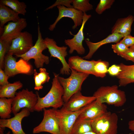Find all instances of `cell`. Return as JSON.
<instances>
[{
  "label": "cell",
  "mask_w": 134,
  "mask_h": 134,
  "mask_svg": "<svg viewBox=\"0 0 134 134\" xmlns=\"http://www.w3.org/2000/svg\"><path fill=\"white\" fill-rule=\"evenodd\" d=\"M131 49L134 50V45L129 48Z\"/></svg>",
  "instance_id": "40"
},
{
  "label": "cell",
  "mask_w": 134,
  "mask_h": 134,
  "mask_svg": "<svg viewBox=\"0 0 134 134\" xmlns=\"http://www.w3.org/2000/svg\"><path fill=\"white\" fill-rule=\"evenodd\" d=\"M128 125L129 129L132 131L134 132V119L129 121Z\"/></svg>",
  "instance_id": "38"
},
{
  "label": "cell",
  "mask_w": 134,
  "mask_h": 134,
  "mask_svg": "<svg viewBox=\"0 0 134 134\" xmlns=\"http://www.w3.org/2000/svg\"><path fill=\"white\" fill-rule=\"evenodd\" d=\"M91 16V15H88L86 13H84L82 24L78 33L75 35L73 34L70 33V34L74 36L71 39L65 40V44L69 48V54L72 53L74 51L80 55L85 53V50L82 44L84 39L83 29L86 22Z\"/></svg>",
  "instance_id": "12"
},
{
  "label": "cell",
  "mask_w": 134,
  "mask_h": 134,
  "mask_svg": "<svg viewBox=\"0 0 134 134\" xmlns=\"http://www.w3.org/2000/svg\"><path fill=\"white\" fill-rule=\"evenodd\" d=\"M73 0H57L52 5L47 8L45 10H46L51 9L58 5L64 6L68 8H72L73 7L71 5Z\"/></svg>",
  "instance_id": "33"
},
{
  "label": "cell",
  "mask_w": 134,
  "mask_h": 134,
  "mask_svg": "<svg viewBox=\"0 0 134 134\" xmlns=\"http://www.w3.org/2000/svg\"><path fill=\"white\" fill-rule=\"evenodd\" d=\"M70 70V75L68 77L65 78L59 75L58 77L59 81L64 89L62 98L64 103L67 102L75 93L81 91L83 83L90 75L77 72L71 68Z\"/></svg>",
  "instance_id": "3"
},
{
  "label": "cell",
  "mask_w": 134,
  "mask_h": 134,
  "mask_svg": "<svg viewBox=\"0 0 134 134\" xmlns=\"http://www.w3.org/2000/svg\"><path fill=\"white\" fill-rule=\"evenodd\" d=\"M115 0H100L95 9L96 12L99 14H102L106 10L110 8Z\"/></svg>",
  "instance_id": "31"
},
{
  "label": "cell",
  "mask_w": 134,
  "mask_h": 134,
  "mask_svg": "<svg viewBox=\"0 0 134 134\" xmlns=\"http://www.w3.org/2000/svg\"><path fill=\"white\" fill-rule=\"evenodd\" d=\"M111 48L113 52L118 55L120 56L129 49L124 44L120 41L115 44H112Z\"/></svg>",
  "instance_id": "32"
},
{
  "label": "cell",
  "mask_w": 134,
  "mask_h": 134,
  "mask_svg": "<svg viewBox=\"0 0 134 134\" xmlns=\"http://www.w3.org/2000/svg\"><path fill=\"white\" fill-rule=\"evenodd\" d=\"M34 45L32 34L27 31L22 32L13 39L7 53L15 56L24 54Z\"/></svg>",
  "instance_id": "9"
},
{
  "label": "cell",
  "mask_w": 134,
  "mask_h": 134,
  "mask_svg": "<svg viewBox=\"0 0 134 134\" xmlns=\"http://www.w3.org/2000/svg\"><path fill=\"white\" fill-rule=\"evenodd\" d=\"M97 61H88L78 56L70 57L68 63L70 68L79 72L94 75V66Z\"/></svg>",
  "instance_id": "16"
},
{
  "label": "cell",
  "mask_w": 134,
  "mask_h": 134,
  "mask_svg": "<svg viewBox=\"0 0 134 134\" xmlns=\"http://www.w3.org/2000/svg\"><path fill=\"white\" fill-rule=\"evenodd\" d=\"M134 21V17L132 15L118 19L112 28L111 33H118L123 37L131 34V27Z\"/></svg>",
  "instance_id": "19"
},
{
  "label": "cell",
  "mask_w": 134,
  "mask_h": 134,
  "mask_svg": "<svg viewBox=\"0 0 134 134\" xmlns=\"http://www.w3.org/2000/svg\"><path fill=\"white\" fill-rule=\"evenodd\" d=\"M19 14L8 7L0 3V33L3 31L5 24L9 21L16 22L20 19Z\"/></svg>",
  "instance_id": "21"
},
{
  "label": "cell",
  "mask_w": 134,
  "mask_h": 134,
  "mask_svg": "<svg viewBox=\"0 0 134 134\" xmlns=\"http://www.w3.org/2000/svg\"><path fill=\"white\" fill-rule=\"evenodd\" d=\"M30 112L27 108H23L13 117L6 119H1L0 127L7 128L14 134H26L22 129L21 122L24 118L30 115Z\"/></svg>",
  "instance_id": "14"
},
{
  "label": "cell",
  "mask_w": 134,
  "mask_h": 134,
  "mask_svg": "<svg viewBox=\"0 0 134 134\" xmlns=\"http://www.w3.org/2000/svg\"><path fill=\"white\" fill-rule=\"evenodd\" d=\"M38 37L35 44L25 54L16 56L21 58L28 62L33 59L35 67L37 68L43 67L44 64H48L50 62L49 57L42 54V52L47 49L42 37L39 24L37 28Z\"/></svg>",
  "instance_id": "4"
},
{
  "label": "cell",
  "mask_w": 134,
  "mask_h": 134,
  "mask_svg": "<svg viewBox=\"0 0 134 134\" xmlns=\"http://www.w3.org/2000/svg\"><path fill=\"white\" fill-rule=\"evenodd\" d=\"M123 37V36L118 33H111L105 38L96 43H94L87 40L85 41L88 46L89 51L88 54L83 58L85 59H89L102 46L106 44L111 43H117L119 42L121 39Z\"/></svg>",
  "instance_id": "18"
},
{
  "label": "cell",
  "mask_w": 134,
  "mask_h": 134,
  "mask_svg": "<svg viewBox=\"0 0 134 134\" xmlns=\"http://www.w3.org/2000/svg\"><path fill=\"white\" fill-rule=\"evenodd\" d=\"M118 121L116 113L107 111L91 121L92 131L96 134H117Z\"/></svg>",
  "instance_id": "5"
},
{
  "label": "cell",
  "mask_w": 134,
  "mask_h": 134,
  "mask_svg": "<svg viewBox=\"0 0 134 134\" xmlns=\"http://www.w3.org/2000/svg\"><path fill=\"white\" fill-rule=\"evenodd\" d=\"M0 3L8 7L19 14L24 16L26 13L27 5L23 2L18 0H0Z\"/></svg>",
  "instance_id": "25"
},
{
  "label": "cell",
  "mask_w": 134,
  "mask_h": 134,
  "mask_svg": "<svg viewBox=\"0 0 134 134\" xmlns=\"http://www.w3.org/2000/svg\"><path fill=\"white\" fill-rule=\"evenodd\" d=\"M82 134H96L93 131H91L87 132Z\"/></svg>",
  "instance_id": "39"
},
{
  "label": "cell",
  "mask_w": 134,
  "mask_h": 134,
  "mask_svg": "<svg viewBox=\"0 0 134 134\" xmlns=\"http://www.w3.org/2000/svg\"><path fill=\"white\" fill-rule=\"evenodd\" d=\"M23 86V84L19 81L0 86V98H14L15 96L16 91L22 88Z\"/></svg>",
  "instance_id": "23"
},
{
  "label": "cell",
  "mask_w": 134,
  "mask_h": 134,
  "mask_svg": "<svg viewBox=\"0 0 134 134\" xmlns=\"http://www.w3.org/2000/svg\"><path fill=\"white\" fill-rule=\"evenodd\" d=\"M123 134V133H121V134Z\"/></svg>",
  "instance_id": "42"
},
{
  "label": "cell",
  "mask_w": 134,
  "mask_h": 134,
  "mask_svg": "<svg viewBox=\"0 0 134 134\" xmlns=\"http://www.w3.org/2000/svg\"><path fill=\"white\" fill-rule=\"evenodd\" d=\"M109 65V63L106 61H102L101 60L97 61L94 67V75L96 77H105L108 72Z\"/></svg>",
  "instance_id": "27"
},
{
  "label": "cell",
  "mask_w": 134,
  "mask_h": 134,
  "mask_svg": "<svg viewBox=\"0 0 134 134\" xmlns=\"http://www.w3.org/2000/svg\"><path fill=\"white\" fill-rule=\"evenodd\" d=\"M37 94L26 88L16 92L13 98L12 113L14 115L20 112L21 109L27 108L30 112L34 111V108L38 101Z\"/></svg>",
  "instance_id": "7"
},
{
  "label": "cell",
  "mask_w": 134,
  "mask_h": 134,
  "mask_svg": "<svg viewBox=\"0 0 134 134\" xmlns=\"http://www.w3.org/2000/svg\"><path fill=\"white\" fill-rule=\"evenodd\" d=\"M39 72H37L36 69L34 70V76L42 85L48 82L50 78L49 74L46 68H39Z\"/></svg>",
  "instance_id": "29"
},
{
  "label": "cell",
  "mask_w": 134,
  "mask_h": 134,
  "mask_svg": "<svg viewBox=\"0 0 134 134\" xmlns=\"http://www.w3.org/2000/svg\"><path fill=\"white\" fill-rule=\"evenodd\" d=\"M13 98H0V117L1 119L10 118L12 113Z\"/></svg>",
  "instance_id": "26"
},
{
  "label": "cell",
  "mask_w": 134,
  "mask_h": 134,
  "mask_svg": "<svg viewBox=\"0 0 134 134\" xmlns=\"http://www.w3.org/2000/svg\"><path fill=\"white\" fill-rule=\"evenodd\" d=\"M118 65L121 71L116 76L119 79V86H125L134 82V65H128L121 63Z\"/></svg>",
  "instance_id": "20"
},
{
  "label": "cell",
  "mask_w": 134,
  "mask_h": 134,
  "mask_svg": "<svg viewBox=\"0 0 134 134\" xmlns=\"http://www.w3.org/2000/svg\"><path fill=\"white\" fill-rule=\"evenodd\" d=\"M96 100L101 103H106L116 107L123 105L126 101L125 92L116 85L100 87L94 93Z\"/></svg>",
  "instance_id": "2"
},
{
  "label": "cell",
  "mask_w": 134,
  "mask_h": 134,
  "mask_svg": "<svg viewBox=\"0 0 134 134\" xmlns=\"http://www.w3.org/2000/svg\"><path fill=\"white\" fill-rule=\"evenodd\" d=\"M120 56L127 61H130L134 62V50L130 49Z\"/></svg>",
  "instance_id": "35"
},
{
  "label": "cell",
  "mask_w": 134,
  "mask_h": 134,
  "mask_svg": "<svg viewBox=\"0 0 134 134\" xmlns=\"http://www.w3.org/2000/svg\"><path fill=\"white\" fill-rule=\"evenodd\" d=\"M84 108L85 106L78 111L72 112L62 113L60 111L59 127L60 134H71L75 122Z\"/></svg>",
  "instance_id": "17"
},
{
  "label": "cell",
  "mask_w": 134,
  "mask_h": 134,
  "mask_svg": "<svg viewBox=\"0 0 134 134\" xmlns=\"http://www.w3.org/2000/svg\"><path fill=\"white\" fill-rule=\"evenodd\" d=\"M53 74L52 86L47 94L44 97H40L38 92H36L38 99L35 107L34 111L39 112L45 108L50 107L57 109L64 105L62 98L64 91L58 79L59 74L55 72Z\"/></svg>",
  "instance_id": "1"
},
{
  "label": "cell",
  "mask_w": 134,
  "mask_h": 134,
  "mask_svg": "<svg viewBox=\"0 0 134 134\" xmlns=\"http://www.w3.org/2000/svg\"><path fill=\"white\" fill-rule=\"evenodd\" d=\"M27 25L26 19L23 18L17 22H9L4 26L0 39L11 44L12 40L20 35Z\"/></svg>",
  "instance_id": "13"
},
{
  "label": "cell",
  "mask_w": 134,
  "mask_h": 134,
  "mask_svg": "<svg viewBox=\"0 0 134 134\" xmlns=\"http://www.w3.org/2000/svg\"><path fill=\"white\" fill-rule=\"evenodd\" d=\"M9 77L6 74L4 70L0 68V85L2 86L6 85L9 82L8 79Z\"/></svg>",
  "instance_id": "36"
},
{
  "label": "cell",
  "mask_w": 134,
  "mask_h": 134,
  "mask_svg": "<svg viewBox=\"0 0 134 134\" xmlns=\"http://www.w3.org/2000/svg\"><path fill=\"white\" fill-rule=\"evenodd\" d=\"M13 55L7 53L4 59V70L6 74L9 77L13 76L19 73H24L19 69L22 67H19V62H17L16 59Z\"/></svg>",
  "instance_id": "22"
},
{
  "label": "cell",
  "mask_w": 134,
  "mask_h": 134,
  "mask_svg": "<svg viewBox=\"0 0 134 134\" xmlns=\"http://www.w3.org/2000/svg\"><path fill=\"white\" fill-rule=\"evenodd\" d=\"M107 112V106L96 100L85 106L77 119L92 120Z\"/></svg>",
  "instance_id": "15"
},
{
  "label": "cell",
  "mask_w": 134,
  "mask_h": 134,
  "mask_svg": "<svg viewBox=\"0 0 134 134\" xmlns=\"http://www.w3.org/2000/svg\"><path fill=\"white\" fill-rule=\"evenodd\" d=\"M11 44L0 39V68H4V59Z\"/></svg>",
  "instance_id": "30"
},
{
  "label": "cell",
  "mask_w": 134,
  "mask_h": 134,
  "mask_svg": "<svg viewBox=\"0 0 134 134\" xmlns=\"http://www.w3.org/2000/svg\"><path fill=\"white\" fill-rule=\"evenodd\" d=\"M59 11V14L54 22L50 25L49 28L50 31H53L58 22L62 18L68 17L71 19L74 23L72 29H74L77 26L81 25L83 22L84 13L73 7L68 8L64 6H57Z\"/></svg>",
  "instance_id": "11"
},
{
  "label": "cell",
  "mask_w": 134,
  "mask_h": 134,
  "mask_svg": "<svg viewBox=\"0 0 134 134\" xmlns=\"http://www.w3.org/2000/svg\"><path fill=\"white\" fill-rule=\"evenodd\" d=\"M89 2V0H73L72 4L74 8L84 13L93 9Z\"/></svg>",
  "instance_id": "28"
},
{
  "label": "cell",
  "mask_w": 134,
  "mask_h": 134,
  "mask_svg": "<svg viewBox=\"0 0 134 134\" xmlns=\"http://www.w3.org/2000/svg\"><path fill=\"white\" fill-rule=\"evenodd\" d=\"M121 71L120 67L118 65H113L108 70V72L112 76H116Z\"/></svg>",
  "instance_id": "37"
},
{
  "label": "cell",
  "mask_w": 134,
  "mask_h": 134,
  "mask_svg": "<svg viewBox=\"0 0 134 134\" xmlns=\"http://www.w3.org/2000/svg\"><path fill=\"white\" fill-rule=\"evenodd\" d=\"M43 117L40 123L33 130L34 134L47 132L52 134H60L59 127L60 112L59 110L53 108L44 109Z\"/></svg>",
  "instance_id": "6"
},
{
  "label": "cell",
  "mask_w": 134,
  "mask_h": 134,
  "mask_svg": "<svg viewBox=\"0 0 134 134\" xmlns=\"http://www.w3.org/2000/svg\"><path fill=\"white\" fill-rule=\"evenodd\" d=\"M129 48L134 45V36L131 34L126 35L120 41Z\"/></svg>",
  "instance_id": "34"
},
{
  "label": "cell",
  "mask_w": 134,
  "mask_h": 134,
  "mask_svg": "<svg viewBox=\"0 0 134 134\" xmlns=\"http://www.w3.org/2000/svg\"><path fill=\"white\" fill-rule=\"evenodd\" d=\"M10 132L9 131L7 133H6V134H10Z\"/></svg>",
  "instance_id": "41"
},
{
  "label": "cell",
  "mask_w": 134,
  "mask_h": 134,
  "mask_svg": "<svg viewBox=\"0 0 134 134\" xmlns=\"http://www.w3.org/2000/svg\"><path fill=\"white\" fill-rule=\"evenodd\" d=\"M44 41L50 54V57L57 58L62 63V67L60 69V73L62 75L70 74V68L65 59L68 55L67 47L58 46L53 39L48 37L45 38Z\"/></svg>",
  "instance_id": "8"
},
{
  "label": "cell",
  "mask_w": 134,
  "mask_h": 134,
  "mask_svg": "<svg viewBox=\"0 0 134 134\" xmlns=\"http://www.w3.org/2000/svg\"><path fill=\"white\" fill-rule=\"evenodd\" d=\"M96 100L92 96L83 95L79 91L73 95L67 102L64 103L59 110L62 113L72 112L78 111Z\"/></svg>",
  "instance_id": "10"
},
{
  "label": "cell",
  "mask_w": 134,
  "mask_h": 134,
  "mask_svg": "<svg viewBox=\"0 0 134 134\" xmlns=\"http://www.w3.org/2000/svg\"><path fill=\"white\" fill-rule=\"evenodd\" d=\"M91 121L77 118L73 125L70 134H82L92 131Z\"/></svg>",
  "instance_id": "24"
}]
</instances>
